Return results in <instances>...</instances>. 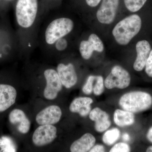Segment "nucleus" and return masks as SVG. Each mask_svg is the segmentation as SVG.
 Here are the masks:
<instances>
[{
    "label": "nucleus",
    "mask_w": 152,
    "mask_h": 152,
    "mask_svg": "<svg viewBox=\"0 0 152 152\" xmlns=\"http://www.w3.org/2000/svg\"><path fill=\"white\" fill-rule=\"evenodd\" d=\"M37 11V0H18L16 7L18 24L23 28L31 26L35 20Z\"/></svg>",
    "instance_id": "7ed1b4c3"
},
{
    "label": "nucleus",
    "mask_w": 152,
    "mask_h": 152,
    "mask_svg": "<svg viewBox=\"0 0 152 152\" xmlns=\"http://www.w3.org/2000/svg\"><path fill=\"white\" fill-rule=\"evenodd\" d=\"M104 48L103 43L96 34L90 35L88 40L82 41L80 45V52L82 58L89 60L94 51L102 53Z\"/></svg>",
    "instance_id": "1a4fd4ad"
},
{
    "label": "nucleus",
    "mask_w": 152,
    "mask_h": 152,
    "mask_svg": "<svg viewBox=\"0 0 152 152\" xmlns=\"http://www.w3.org/2000/svg\"><path fill=\"white\" fill-rule=\"evenodd\" d=\"M120 132L117 128H113L107 131L102 137L103 142L106 145H111L119 138Z\"/></svg>",
    "instance_id": "6ab92c4d"
},
{
    "label": "nucleus",
    "mask_w": 152,
    "mask_h": 152,
    "mask_svg": "<svg viewBox=\"0 0 152 152\" xmlns=\"http://www.w3.org/2000/svg\"><path fill=\"white\" fill-rule=\"evenodd\" d=\"M114 121L121 127L131 126L134 123V115L130 112L117 109L114 113Z\"/></svg>",
    "instance_id": "a211bd4d"
},
{
    "label": "nucleus",
    "mask_w": 152,
    "mask_h": 152,
    "mask_svg": "<svg viewBox=\"0 0 152 152\" xmlns=\"http://www.w3.org/2000/svg\"><path fill=\"white\" fill-rule=\"evenodd\" d=\"M10 122L14 125H18V131L23 134L28 132L31 128V122L24 112L18 109H14L9 115Z\"/></svg>",
    "instance_id": "2eb2a0df"
},
{
    "label": "nucleus",
    "mask_w": 152,
    "mask_h": 152,
    "mask_svg": "<svg viewBox=\"0 0 152 152\" xmlns=\"http://www.w3.org/2000/svg\"><path fill=\"white\" fill-rule=\"evenodd\" d=\"M74 26L73 21L68 18H59L54 20L46 30V42L49 45L55 43L58 39L69 34Z\"/></svg>",
    "instance_id": "20e7f679"
},
{
    "label": "nucleus",
    "mask_w": 152,
    "mask_h": 152,
    "mask_svg": "<svg viewBox=\"0 0 152 152\" xmlns=\"http://www.w3.org/2000/svg\"><path fill=\"white\" fill-rule=\"evenodd\" d=\"M142 26L140 17L134 14L118 22L114 27L112 34L118 44L126 45L140 32Z\"/></svg>",
    "instance_id": "f257e3e1"
},
{
    "label": "nucleus",
    "mask_w": 152,
    "mask_h": 152,
    "mask_svg": "<svg viewBox=\"0 0 152 152\" xmlns=\"http://www.w3.org/2000/svg\"><path fill=\"white\" fill-rule=\"evenodd\" d=\"M17 92L11 85L0 84V113L7 110L15 103Z\"/></svg>",
    "instance_id": "f8f14e48"
},
{
    "label": "nucleus",
    "mask_w": 152,
    "mask_h": 152,
    "mask_svg": "<svg viewBox=\"0 0 152 152\" xmlns=\"http://www.w3.org/2000/svg\"><path fill=\"white\" fill-rule=\"evenodd\" d=\"M146 137L148 140L152 143V126L148 131Z\"/></svg>",
    "instance_id": "cd10ccee"
},
{
    "label": "nucleus",
    "mask_w": 152,
    "mask_h": 152,
    "mask_svg": "<svg viewBox=\"0 0 152 152\" xmlns=\"http://www.w3.org/2000/svg\"><path fill=\"white\" fill-rule=\"evenodd\" d=\"M119 0H102L96 12L97 19L104 24H110L116 18Z\"/></svg>",
    "instance_id": "0eeeda50"
},
{
    "label": "nucleus",
    "mask_w": 152,
    "mask_h": 152,
    "mask_svg": "<svg viewBox=\"0 0 152 152\" xmlns=\"http://www.w3.org/2000/svg\"><path fill=\"white\" fill-rule=\"evenodd\" d=\"M95 78L96 76L91 75L87 79L86 83L82 89L83 92L86 94H91L92 92Z\"/></svg>",
    "instance_id": "4be33fe9"
},
{
    "label": "nucleus",
    "mask_w": 152,
    "mask_h": 152,
    "mask_svg": "<svg viewBox=\"0 0 152 152\" xmlns=\"http://www.w3.org/2000/svg\"><path fill=\"white\" fill-rule=\"evenodd\" d=\"M104 147L102 145H97L94 146L90 150V152H105Z\"/></svg>",
    "instance_id": "a878e982"
},
{
    "label": "nucleus",
    "mask_w": 152,
    "mask_h": 152,
    "mask_svg": "<svg viewBox=\"0 0 152 152\" xmlns=\"http://www.w3.org/2000/svg\"><path fill=\"white\" fill-rule=\"evenodd\" d=\"M44 76L47 84L44 91V97L47 99H55L63 87L58 72L53 69H48L44 72Z\"/></svg>",
    "instance_id": "423d86ee"
},
{
    "label": "nucleus",
    "mask_w": 152,
    "mask_h": 152,
    "mask_svg": "<svg viewBox=\"0 0 152 152\" xmlns=\"http://www.w3.org/2000/svg\"><path fill=\"white\" fill-rule=\"evenodd\" d=\"M102 0H86L88 5L91 7H95L99 4Z\"/></svg>",
    "instance_id": "bb28decb"
},
{
    "label": "nucleus",
    "mask_w": 152,
    "mask_h": 152,
    "mask_svg": "<svg viewBox=\"0 0 152 152\" xmlns=\"http://www.w3.org/2000/svg\"><path fill=\"white\" fill-rule=\"evenodd\" d=\"M130 151V148L128 144L120 142L115 145L110 150V152H129Z\"/></svg>",
    "instance_id": "5701e85b"
},
{
    "label": "nucleus",
    "mask_w": 152,
    "mask_h": 152,
    "mask_svg": "<svg viewBox=\"0 0 152 152\" xmlns=\"http://www.w3.org/2000/svg\"><path fill=\"white\" fill-rule=\"evenodd\" d=\"M96 141V138L92 134L86 133L72 144L70 147L71 152H89L94 145Z\"/></svg>",
    "instance_id": "f3484780"
},
{
    "label": "nucleus",
    "mask_w": 152,
    "mask_h": 152,
    "mask_svg": "<svg viewBox=\"0 0 152 152\" xmlns=\"http://www.w3.org/2000/svg\"><path fill=\"white\" fill-rule=\"evenodd\" d=\"M119 104L125 110L133 113L147 110L152 105V97L145 92L136 91L125 94L120 98Z\"/></svg>",
    "instance_id": "f03ea898"
},
{
    "label": "nucleus",
    "mask_w": 152,
    "mask_h": 152,
    "mask_svg": "<svg viewBox=\"0 0 152 152\" xmlns=\"http://www.w3.org/2000/svg\"><path fill=\"white\" fill-rule=\"evenodd\" d=\"M57 69L63 86L66 88H70L76 84L77 82V76L73 64H59Z\"/></svg>",
    "instance_id": "9b49d317"
},
{
    "label": "nucleus",
    "mask_w": 152,
    "mask_h": 152,
    "mask_svg": "<svg viewBox=\"0 0 152 152\" xmlns=\"http://www.w3.org/2000/svg\"><path fill=\"white\" fill-rule=\"evenodd\" d=\"M57 133V128L53 125H40L33 134V142L37 147L46 145L54 141Z\"/></svg>",
    "instance_id": "6e6552de"
},
{
    "label": "nucleus",
    "mask_w": 152,
    "mask_h": 152,
    "mask_svg": "<svg viewBox=\"0 0 152 152\" xmlns=\"http://www.w3.org/2000/svg\"><path fill=\"white\" fill-rule=\"evenodd\" d=\"M93 103L91 98L81 97L75 99L69 106L70 111L72 113H77L81 116L86 117L91 111V104Z\"/></svg>",
    "instance_id": "dca6fc26"
},
{
    "label": "nucleus",
    "mask_w": 152,
    "mask_h": 152,
    "mask_svg": "<svg viewBox=\"0 0 152 152\" xmlns=\"http://www.w3.org/2000/svg\"><path fill=\"white\" fill-rule=\"evenodd\" d=\"M131 76L127 71L120 66H115L105 80L104 86L108 89L115 88L125 89L131 83Z\"/></svg>",
    "instance_id": "39448f33"
},
{
    "label": "nucleus",
    "mask_w": 152,
    "mask_h": 152,
    "mask_svg": "<svg viewBox=\"0 0 152 152\" xmlns=\"http://www.w3.org/2000/svg\"><path fill=\"white\" fill-rule=\"evenodd\" d=\"M145 68L146 73L150 77L152 78V49L150 52Z\"/></svg>",
    "instance_id": "b1692460"
},
{
    "label": "nucleus",
    "mask_w": 152,
    "mask_h": 152,
    "mask_svg": "<svg viewBox=\"0 0 152 152\" xmlns=\"http://www.w3.org/2000/svg\"><path fill=\"white\" fill-rule=\"evenodd\" d=\"M136 50L137 56L133 67L137 72H140L145 67L151 47L148 41L143 40L139 41L136 44Z\"/></svg>",
    "instance_id": "ddd939ff"
},
{
    "label": "nucleus",
    "mask_w": 152,
    "mask_h": 152,
    "mask_svg": "<svg viewBox=\"0 0 152 152\" xmlns=\"http://www.w3.org/2000/svg\"><path fill=\"white\" fill-rule=\"evenodd\" d=\"M59 107L51 105L45 108L37 115L36 121L38 124L54 125L58 122L62 116Z\"/></svg>",
    "instance_id": "9d476101"
},
{
    "label": "nucleus",
    "mask_w": 152,
    "mask_h": 152,
    "mask_svg": "<svg viewBox=\"0 0 152 152\" xmlns=\"http://www.w3.org/2000/svg\"><path fill=\"white\" fill-rule=\"evenodd\" d=\"M95 78L93 91L96 96H100L103 93L104 90L103 78L101 76H96Z\"/></svg>",
    "instance_id": "412c9836"
},
{
    "label": "nucleus",
    "mask_w": 152,
    "mask_h": 152,
    "mask_svg": "<svg viewBox=\"0 0 152 152\" xmlns=\"http://www.w3.org/2000/svg\"><path fill=\"white\" fill-rule=\"evenodd\" d=\"M146 151L147 152H152V146L148 147Z\"/></svg>",
    "instance_id": "c756f323"
},
{
    "label": "nucleus",
    "mask_w": 152,
    "mask_h": 152,
    "mask_svg": "<svg viewBox=\"0 0 152 152\" xmlns=\"http://www.w3.org/2000/svg\"><path fill=\"white\" fill-rule=\"evenodd\" d=\"M147 0H124L125 5L132 12H138L143 7Z\"/></svg>",
    "instance_id": "aec40b11"
},
{
    "label": "nucleus",
    "mask_w": 152,
    "mask_h": 152,
    "mask_svg": "<svg viewBox=\"0 0 152 152\" xmlns=\"http://www.w3.org/2000/svg\"><path fill=\"white\" fill-rule=\"evenodd\" d=\"M122 137L123 140L124 141H129L130 140V136L129 134H127V133H125L123 135Z\"/></svg>",
    "instance_id": "c85d7f7f"
},
{
    "label": "nucleus",
    "mask_w": 152,
    "mask_h": 152,
    "mask_svg": "<svg viewBox=\"0 0 152 152\" xmlns=\"http://www.w3.org/2000/svg\"><path fill=\"white\" fill-rule=\"evenodd\" d=\"M89 118L95 122V129L98 132L107 130L111 124L108 114L99 107L95 108L91 111Z\"/></svg>",
    "instance_id": "4468645a"
},
{
    "label": "nucleus",
    "mask_w": 152,
    "mask_h": 152,
    "mask_svg": "<svg viewBox=\"0 0 152 152\" xmlns=\"http://www.w3.org/2000/svg\"><path fill=\"white\" fill-rule=\"evenodd\" d=\"M55 44L56 49L60 51L64 50L68 46L67 41L64 38H62L59 39Z\"/></svg>",
    "instance_id": "393cba45"
}]
</instances>
